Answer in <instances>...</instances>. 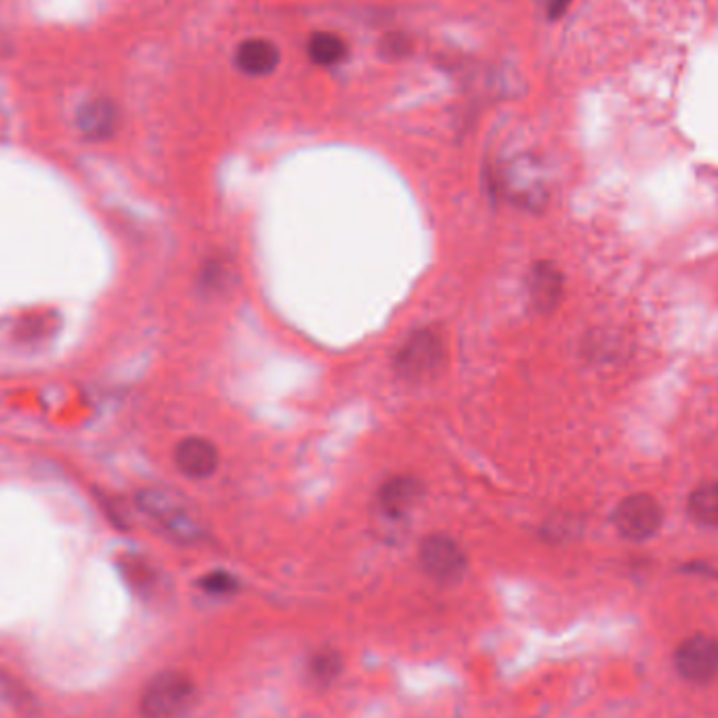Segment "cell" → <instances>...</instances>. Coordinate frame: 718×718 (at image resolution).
<instances>
[{
    "mask_svg": "<svg viewBox=\"0 0 718 718\" xmlns=\"http://www.w3.org/2000/svg\"><path fill=\"white\" fill-rule=\"evenodd\" d=\"M502 196L521 210H542L548 202V185L540 162L527 154L506 160L498 171Z\"/></svg>",
    "mask_w": 718,
    "mask_h": 718,
    "instance_id": "6da1fadb",
    "label": "cell"
},
{
    "mask_svg": "<svg viewBox=\"0 0 718 718\" xmlns=\"http://www.w3.org/2000/svg\"><path fill=\"white\" fill-rule=\"evenodd\" d=\"M137 504L171 538L179 542H196L202 538L200 521L177 492L147 488L137 494Z\"/></svg>",
    "mask_w": 718,
    "mask_h": 718,
    "instance_id": "7a4b0ae2",
    "label": "cell"
},
{
    "mask_svg": "<svg viewBox=\"0 0 718 718\" xmlns=\"http://www.w3.org/2000/svg\"><path fill=\"white\" fill-rule=\"evenodd\" d=\"M446 357V341L439 330H418L397 351L395 372L410 383H422L443 370Z\"/></svg>",
    "mask_w": 718,
    "mask_h": 718,
    "instance_id": "3957f363",
    "label": "cell"
},
{
    "mask_svg": "<svg viewBox=\"0 0 718 718\" xmlns=\"http://www.w3.org/2000/svg\"><path fill=\"white\" fill-rule=\"evenodd\" d=\"M194 698V681L183 672L166 670L147 683L141 695V714L143 718H179Z\"/></svg>",
    "mask_w": 718,
    "mask_h": 718,
    "instance_id": "277c9868",
    "label": "cell"
},
{
    "mask_svg": "<svg viewBox=\"0 0 718 718\" xmlns=\"http://www.w3.org/2000/svg\"><path fill=\"white\" fill-rule=\"evenodd\" d=\"M664 523L662 504L649 494H632L614 511L618 534L630 542H645L660 532Z\"/></svg>",
    "mask_w": 718,
    "mask_h": 718,
    "instance_id": "5b68a950",
    "label": "cell"
},
{
    "mask_svg": "<svg viewBox=\"0 0 718 718\" xmlns=\"http://www.w3.org/2000/svg\"><path fill=\"white\" fill-rule=\"evenodd\" d=\"M674 666L689 683L718 679V641L708 635L687 639L674 653Z\"/></svg>",
    "mask_w": 718,
    "mask_h": 718,
    "instance_id": "8992f818",
    "label": "cell"
},
{
    "mask_svg": "<svg viewBox=\"0 0 718 718\" xmlns=\"http://www.w3.org/2000/svg\"><path fill=\"white\" fill-rule=\"evenodd\" d=\"M420 565L437 582H456L467 567V557L454 538L435 534L420 544Z\"/></svg>",
    "mask_w": 718,
    "mask_h": 718,
    "instance_id": "52a82bcc",
    "label": "cell"
},
{
    "mask_svg": "<svg viewBox=\"0 0 718 718\" xmlns=\"http://www.w3.org/2000/svg\"><path fill=\"white\" fill-rule=\"evenodd\" d=\"M118 105L108 97L84 101L76 112L78 131L89 141H108L118 131Z\"/></svg>",
    "mask_w": 718,
    "mask_h": 718,
    "instance_id": "ba28073f",
    "label": "cell"
},
{
    "mask_svg": "<svg viewBox=\"0 0 718 718\" xmlns=\"http://www.w3.org/2000/svg\"><path fill=\"white\" fill-rule=\"evenodd\" d=\"M177 469L189 479H208L219 467V452L213 441L187 437L175 450Z\"/></svg>",
    "mask_w": 718,
    "mask_h": 718,
    "instance_id": "9c48e42d",
    "label": "cell"
},
{
    "mask_svg": "<svg viewBox=\"0 0 718 718\" xmlns=\"http://www.w3.org/2000/svg\"><path fill=\"white\" fill-rule=\"evenodd\" d=\"M527 288H530V299L538 311H553L563 299V273L555 263L540 261L530 271Z\"/></svg>",
    "mask_w": 718,
    "mask_h": 718,
    "instance_id": "30bf717a",
    "label": "cell"
},
{
    "mask_svg": "<svg viewBox=\"0 0 718 718\" xmlns=\"http://www.w3.org/2000/svg\"><path fill=\"white\" fill-rule=\"evenodd\" d=\"M236 66L248 76H269L280 66V49L265 38H248L236 51Z\"/></svg>",
    "mask_w": 718,
    "mask_h": 718,
    "instance_id": "8fae6325",
    "label": "cell"
},
{
    "mask_svg": "<svg viewBox=\"0 0 718 718\" xmlns=\"http://www.w3.org/2000/svg\"><path fill=\"white\" fill-rule=\"evenodd\" d=\"M420 494L422 488L414 477H395L387 481L383 490L378 492V506L385 515L397 519L410 513Z\"/></svg>",
    "mask_w": 718,
    "mask_h": 718,
    "instance_id": "7c38bea8",
    "label": "cell"
},
{
    "mask_svg": "<svg viewBox=\"0 0 718 718\" xmlns=\"http://www.w3.org/2000/svg\"><path fill=\"white\" fill-rule=\"evenodd\" d=\"M687 511L698 525L718 530V479L706 481L691 492Z\"/></svg>",
    "mask_w": 718,
    "mask_h": 718,
    "instance_id": "4fadbf2b",
    "label": "cell"
},
{
    "mask_svg": "<svg viewBox=\"0 0 718 718\" xmlns=\"http://www.w3.org/2000/svg\"><path fill=\"white\" fill-rule=\"evenodd\" d=\"M307 53L313 63L330 68V66H336V63H341L347 57V45H345V40L336 34L318 32L309 38Z\"/></svg>",
    "mask_w": 718,
    "mask_h": 718,
    "instance_id": "5bb4252c",
    "label": "cell"
},
{
    "mask_svg": "<svg viewBox=\"0 0 718 718\" xmlns=\"http://www.w3.org/2000/svg\"><path fill=\"white\" fill-rule=\"evenodd\" d=\"M339 672H341V658L336 656V651H322L320 656H315L311 662V674L322 683H328Z\"/></svg>",
    "mask_w": 718,
    "mask_h": 718,
    "instance_id": "9a60e30c",
    "label": "cell"
},
{
    "mask_svg": "<svg viewBox=\"0 0 718 718\" xmlns=\"http://www.w3.org/2000/svg\"><path fill=\"white\" fill-rule=\"evenodd\" d=\"M202 588L206 590V593H213V595H227V593H231V590L238 588V582L234 576H229L225 572H215V574H208L202 580Z\"/></svg>",
    "mask_w": 718,
    "mask_h": 718,
    "instance_id": "2e32d148",
    "label": "cell"
},
{
    "mask_svg": "<svg viewBox=\"0 0 718 718\" xmlns=\"http://www.w3.org/2000/svg\"><path fill=\"white\" fill-rule=\"evenodd\" d=\"M569 3H572V0H546V13H548V17H551V19L563 17V13L567 11Z\"/></svg>",
    "mask_w": 718,
    "mask_h": 718,
    "instance_id": "e0dca14e",
    "label": "cell"
}]
</instances>
